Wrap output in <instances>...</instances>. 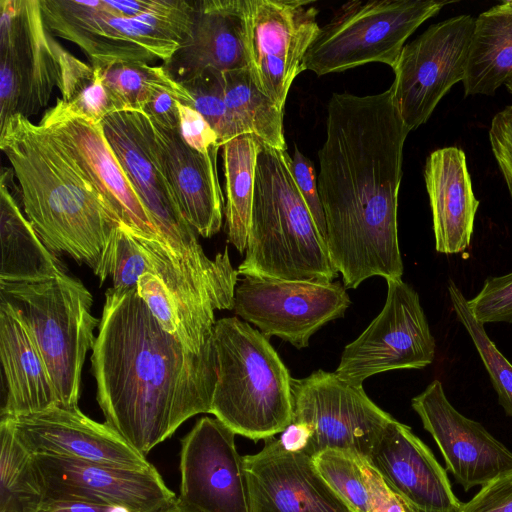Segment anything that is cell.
I'll use <instances>...</instances> for the list:
<instances>
[{"mask_svg": "<svg viewBox=\"0 0 512 512\" xmlns=\"http://www.w3.org/2000/svg\"><path fill=\"white\" fill-rule=\"evenodd\" d=\"M366 461L418 511L459 512L446 469L409 426L391 421Z\"/></svg>", "mask_w": 512, "mask_h": 512, "instance_id": "7402d4cb", "label": "cell"}, {"mask_svg": "<svg viewBox=\"0 0 512 512\" xmlns=\"http://www.w3.org/2000/svg\"><path fill=\"white\" fill-rule=\"evenodd\" d=\"M246 10V0L194 1L190 40L163 67L180 84L208 68L221 72L249 68Z\"/></svg>", "mask_w": 512, "mask_h": 512, "instance_id": "603a6c76", "label": "cell"}, {"mask_svg": "<svg viewBox=\"0 0 512 512\" xmlns=\"http://www.w3.org/2000/svg\"><path fill=\"white\" fill-rule=\"evenodd\" d=\"M166 512H198V511L188 508L178 502L175 507H173L172 509H170Z\"/></svg>", "mask_w": 512, "mask_h": 512, "instance_id": "bcb514c9", "label": "cell"}, {"mask_svg": "<svg viewBox=\"0 0 512 512\" xmlns=\"http://www.w3.org/2000/svg\"><path fill=\"white\" fill-rule=\"evenodd\" d=\"M0 148L18 180L26 218L52 253L90 266L102 283L119 218L55 138L14 115L0 124Z\"/></svg>", "mask_w": 512, "mask_h": 512, "instance_id": "3957f363", "label": "cell"}, {"mask_svg": "<svg viewBox=\"0 0 512 512\" xmlns=\"http://www.w3.org/2000/svg\"><path fill=\"white\" fill-rule=\"evenodd\" d=\"M91 364L106 423L145 456L189 418L210 413L212 339L201 352L188 349L160 326L137 287L106 291Z\"/></svg>", "mask_w": 512, "mask_h": 512, "instance_id": "7a4b0ae2", "label": "cell"}, {"mask_svg": "<svg viewBox=\"0 0 512 512\" xmlns=\"http://www.w3.org/2000/svg\"><path fill=\"white\" fill-rule=\"evenodd\" d=\"M0 357L6 385L1 417L61 406L46 364L31 334L0 300Z\"/></svg>", "mask_w": 512, "mask_h": 512, "instance_id": "484cf974", "label": "cell"}, {"mask_svg": "<svg viewBox=\"0 0 512 512\" xmlns=\"http://www.w3.org/2000/svg\"><path fill=\"white\" fill-rule=\"evenodd\" d=\"M313 1L246 0V47L254 83L284 110L320 26Z\"/></svg>", "mask_w": 512, "mask_h": 512, "instance_id": "5bb4252c", "label": "cell"}, {"mask_svg": "<svg viewBox=\"0 0 512 512\" xmlns=\"http://www.w3.org/2000/svg\"><path fill=\"white\" fill-rule=\"evenodd\" d=\"M11 172V169L3 170L1 175L0 281L33 283L56 278L64 271L10 193Z\"/></svg>", "mask_w": 512, "mask_h": 512, "instance_id": "4316f807", "label": "cell"}, {"mask_svg": "<svg viewBox=\"0 0 512 512\" xmlns=\"http://www.w3.org/2000/svg\"><path fill=\"white\" fill-rule=\"evenodd\" d=\"M475 17L454 16L429 26L404 45L393 68V104L410 131L426 123L435 107L465 78Z\"/></svg>", "mask_w": 512, "mask_h": 512, "instance_id": "7c38bea8", "label": "cell"}, {"mask_svg": "<svg viewBox=\"0 0 512 512\" xmlns=\"http://www.w3.org/2000/svg\"><path fill=\"white\" fill-rule=\"evenodd\" d=\"M291 172L295 183L309 208L311 215L326 241V223L324 210L319 194L315 168L310 159L305 157L295 145L291 157Z\"/></svg>", "mask_w": 512, "mask_h": 512, "instance_id": "ab89813d", "label": "cell"}, {"mask_svg": "<svg viewBox=\"0 0 512 512\" xmlns=\"http://www.w3.org/2000/svg\"><path fill=\"white\" fill-rule=\"evenodd\" d=\"M39 125L73 159L123 226L136 236L164 244L113 153L101 122L70 111L57 99L44 112Z\"/></svg>", "mask_w": 512, "mask_h": 512, "instance_id": "e0dca14e", "label": "cell"}, {"mask_svg": "<svg viewBox=\"0 0 512 512\" xmlns=\"http://www.w3.org/2000/svg\"><path fill=\"white\" fill-rule=\"evenodd\" d=\"M150 269V257L141 238L121 224L112 237L106 264V276L111 277L112 288H135L139 278L150 273Z\"/></svg>", "mask_w": 512, "mask_h": 512, "instance_id": "8d00e7d4", "label": "cell"}, {"mask_svg": "<svg viewBox=\"0 0 512 512\" xmlns=\"http://www.w3.org/2000/svg\"><path fill=\"white\" fill-rule=\"evenodd\" d=\"M260 143L253 135L243 134L222 146L227 236L240 253L247 247Z\"/></svg>", "mask_w": 512, "mask_h": 512, "instance_id": "f1b7e54d", "label": "cell"}, {"mask_svg": "<svg viewBox=\"0 0 512 512\" xmlns=\"http://www.w3.org/2000/svg\"><path fill=\"white\" fill-rule=\"evenodd\" d=\"M33 454L64 457L114 467L149 470L154 466L115 429L85 415L78 406L1 417Z\"/></svg>", "mask_w": 512, "mask_h": 512, "instance_id": "d6986e66", "label": "cell"}, {"mask_svg": "<svg viewBox=\"0 0 512 512\" xmlns=\"http://www.w3.org/2000/svg\"><path fill=\"white\" fill-rule=\"evenodd\" d=\"M253 512H356L317 471L313 459L268 438L243 457Z\"/></svg>", "mask_w": 512, "mask_h": 512, "instance_id": "44dd1931", "label": "cell"}, {"mask_svg": "<svg viewBox=\"0 0 512 512\" xmlns=\"http://www.w3.org/2000/svg\"><path fill=\"white\" fill-rule=\"evenodd\" d=\"M459 512H512V470L482 486Z\"/></svg>", "mask_w": 512, "mask_h": 512, "instance_id": "b9f144b4", "label": "cell"}, {"mask_svg": "<svg viewBox=\"0 0 512 512\" xmlns=\"http://www.w3.org/2000/svg\"><path fill=\"white\" fill-rule=\"evenodd\" d=\"M99 67L103 83L117 111L139 110L161 91L176 95L183 105L192 106V99L184 86L176 82L161 66L145 62H116Z\"/></svg>", "mask_w": 512, "mask_h": 512, "instance_id": "1f68e13d", "label": "cell"}, {"mask_svg": "<svg viewBox=\"0 0 512 512\" xmlns=\"http://www.w3.org/2000/svg\"><path fill=\"white\" fill-rule=\"evenodd\" d=\"M152 125L161 164L183 216L202 237H212L220 231L223 220L217 172L220 147L203 153L185 142L180 128Z\"/></svg>", "mask_w": 512, "mask_h": 512, "instance_id": "cb8c5ba5", "label": "cell"}, {"mask_svg": "<svg viewBox=\"0 0 512 512\" xmlns=\"http://www.w3.org/2000/svg\"><path fill=\"white\" fill-rule=\"evenodd\" d=\"M409 132L391 88L329 100L317 184L328 254L345 288L373 276L402 279L397 210Z\"/></svg>", "mask_w": 512, "mask_h": 512, "instance_id": "6da1fadb", "label": "cell"}, {"mask_svg": "<svg viewBox=\"0 0 512 512\" xmlns=\"http://www.w3.org/2000/svg\"><path fill=\"white\" fill-rule=\"evenodd\" d=\"M182 85L191 96V107L216 132L221 147L231 139L246 134L225 103L223 72L208 68Z\"/></svg>", "mask_w": 512, "mask_h": 512, "instance_id": "d590c367", "label": "cell"}, {"mask_svg": "<svg viewBox=\"0 0 512 512\" xmlns=\"http://www.w3.org/2000/svg\"><path fill=\"white\" fill-rule=\"evenodd\" d=\"M448 294L456 317L469 334L489 374L499 404L512 417V364L489 338L484 324L473 316L467 299L452 280L448 284Z\"/></svg>", "mask_w": 512, "mask_h": 512, "instance_id": "836d02e7", "label": "cell"}, {"mask_svg": "<svg viewBox=\"0 0 512 512\" xmlns=\"http://www.w3.org/2000/svg\"><path fill=\"white\" fill-rule=\"evenodd\" d=\"M235 433L202 417L181 440L178 502L198 512H253Z\"/></svg>", "mask_w": 512, "mask_h": 512, "instance_id": "2e32d148", "label": "cell"}, {"mask_svg": "<svg viewBox=\"0 0 512 512\" xmlns=\"http://www.w3.org/2000/svg\"><path fill=\"white\" fill-rule=\"evenodd\" d=\"M40 0H0V124L36 115L60 79V52Z\"/></svg>", "mask_w": 512, "mask_h": 512, "instance_id": "8fae6325", "label": "cell"}, {"mask_svg": "<svg viewBox=\"0 0 512 512\" xmlns=\"http://www.w3.org/2000/svg\"><path fill=\"white\" fill-rule=\"evenodd\" d=\"M287 151L260 143L245 257L238 274L332 282L338 275L291 172Z\"/></svg>", "mask_w": 512, "mask_h": 512, "instance_id": "277c9868", "label": "cell"}, {"mask_svg": "<svg viewBox=\"0 0 512 512\" xmlns=\"http://www.w3.org/2000/svg\"><path fill=\"white\" fill-rule=\"evenodd\" d=\"M217 380L210 414L252 440L283 432L293 418L292 377L259 330L221 318L212 333Z\"/></svg>", "mask_w": 512, "mask_h": 512, "instance_id": "5b68a950", "label": "cell"}, {"mask_svg": "<svg viewBox=\"0 0 512 512\" xmlns=\"http://www.w3.org/2000/svg\"><path fill=\"white\" fill-rule=\"evenodd\" d=\"M137 291L160 326L192 351L174 302L163 281L151 273H145L139 278Z\"/></svg>", "mask_w": 512, "mask_h": 512, "instance_id": "f35d334b", "label": "cell"}, {"mask_svg": "<svg viewBox=\"0 0 512 512\" xmlns=\"http://www.w3.org/2000/svg\"><path fill=\"white\" fill-rule=\"evenodd\" d=\"M46 28L77 45L93 66L167 62L192 34L194 1L165 0L151 12L125 17L102 0H40Z\"/></svg>", "mask_w": 512, "mask_h": 512, "instance_id": "8992f818", "label": "cell"}, {"mask_svg": "<svg viewBox=\"0 0 512 512\" xmlns=\"http://www.w3.org/2000/svg\"><path fill=\"white\" fill-rule=\"evenodd\" d=\"M350 303L339 283L245 276L236 286L233 309L268 339L276 336L302 349L321 327L343 317Z\"/></svg>", "mask_w": 512, "mask_h": 512, "instance_id": "9a60e30c", "label": "cell"}, {"mask_svg": "<svg viewBox=\"0 0 512 512\" xmlns=\"http://www.w3.org/2000/svg\"><path fill=\"white\" fill-rule=\"evenodd\" d=\"M424 179L436 251H465L471 243L479 200L473 192L464 151L455 146L433 151L426 159Z\"/></svg>", "mask_w": 512, "mask_h": 512, "instance_id": "d4e9b609", "label": "cell"}, {"mask_svg": "<svg viewBox=\"0 0 512 512\" xmlns=\"http://www.w3.org/2000/svg\"><path fill=\"white\" fill-rule=\"evenodd\" d=\"M489 140L512 200V105L505 107L492 118Z\"/></svg>", "mask_w": 512, "mask_h": 512, "instance_id": "60d3db41", "label": "cell"}, {"mask_svg": "<svg viewBox=\"0 0 512 512\" xmlns=\"http://www.w3.org/2000/svg\"><path fill=\"white\" fill-rule=\"evenodd\" d=\"M178 108L180 132L190 147L203 153L214 147H221L216 132L197 110L180 102Z\"/></svg>", "mask_w": 512, "mask_h": 512, "instance_id": "7bdbcfd3", "label": "cell"}, {"mask_svg": "<svg viewBox=\"0 0 512 512\" xmlns=\"http://www.w3.org/2000/svg\"><path fill=\"white\" fill-rule=\"evenodd\" d=\"M473 316L481 323H512V272L484 281L479 293L467 300Z\"/></svg>", "mask_w": 512, "mask_h": 512, "instance_id": "74e56055", "label": "cell"}, {"mask_svg": "<svg viewBox=\"0 0 512 512\" xmlns=\"http://www.w3.org/2000/svg\"><path fill=\"white\" fill-rule=\"evenodd\" d=\"M0 300L11 307L31 334L60 405L78 406L83 364L99 325L91 314V293L63 273L42 282L0 281Z\"/></svg>", "mask_w": 512, "mask_h": 512, "instance_id": "ba28073f", "label": "cell"}, {"mask_svg": "<svg viewBox=\"0 0 512 512\" xmlns=\"http://www.w3.org/2000/svg\"><path fill=\"white\" fill-rule=\"evenodd\" d=\"M512 78V0L475 18L465 78V95L492 96Z\"/></svg>", "mask_w": 512, "mask_h": 512, "instance_id": "83f0119b", "label": "cell"}, {"mask_svg": "<svg viewBox=\"0 0 512 512\" xmlns=\"http://www.w3.org/2000/svg\"><path fill=\"white\" fill-rule=\"evenodd\" d=\"M292 422L305 424L311 436L302 453L313 458L334 449L367 460L394 418L378 407L362 385L335 372L317 370L292 379Z\"/></svg>", "mask_w": 512, "mask_h": 512, "instance_id": "30bf717a", "label": "cell"}, {"mask_svg": "<svg viewBox=\"0 0 512 512\" xmlns=\"http://www.w3.org/2000/svg\"><path fill=\"white\" fill-rule=\"evenodd\" d=\"M179 99L168 91H161L143 108L150 120L167 129L180 128Z\"/></svg>", "mask_w": 512, "mask_h": 512, "instance_id": "ee69618b", "label": "cell"}, {"mask_svg": "<svg viewBox=\"0 0 512 512\" xmlns=\"http://www.w3.org/2000/svg\"><path fill=\"white\" fill-rule=\"evenodd\" d=\"M411 406L437 444L446 470L466 491L512 470V452L480 423L456 410L440 380L415 396Z\"/></svg>", "mask_w": 512, "mask_h": 512, "instance_id": "ffe728a7", "label": "cell"}, {"mask_svg": "<svg viewBox=\"0 0 512 512\" xmlns=\"http://www.w3.org/2000/svg\"><path fill=\"white\" fill-rule=\"evenodd\" d=\"M506 88L512 94V78L506 83Z\"/></svg>", "mask_w": 512, "mask_h": 512, "instance_id": "7dc6e473", "label": "cell"}, {"mask_svg": "<svg viewBox=\"0 0 512 512\" xmlns=\"http://www.w3.org/2000/svg\"><path fill=\"white\" fill-rule=\"evenodd\" d=\"M105 137L160 238L182 272L202 288L226 276L229 258L206 256L196 231L183 216L160 161L150 118L139 110L111 113L101 121Z\"/></svg>", "mask_w": 512, "mask_h": 512, "instance_id": "52a82bcc", "label": "cell"}, {"mask_svg": "<svg viewBox=\"0 0 512 512\" xmlns=\"http://www.w3.org/2000/svg\"><path fill=\"white\" fill-rule=\"evenodd\" d=\"M0 512H37L45 500L34 455L0 421Z\"/></svg>", "mask_w": 512, "mask_h": 512, "instance_id": "4dcf8cb0", "label": "cell"}, {"mask_svg": "<svg viewBox=\"0 0 512 512\" xmlns=\"http://www.w3.org/2000/svg\"><path fill=\"white\" fill-rule=\"evenodd\" d=\"M449 1H350L340 7L308 49L304 70L317 75L371 62L395 67L405 41Z\"/></svg>", "mask_w": 512, "mask_h": 512, "instance_id": "9c48e42d", "label": "cell"}, {"mask_svg": "<svg viewBox=\"0 0 512 512\" xmlns=\"http://www.w3.org/2000/svg\"><path fill=\"white\" fill-rule=\"evenodd\" d=\"M312 459L322 478L356 512H371L366 460L334 449L324 450Z\"/></svg>", "mask_w": 512, "mask_h": 512, "instance_id": "e575fe53", "label": "cell"}, {"mask_svg": "<svg viewBox=\"0 0 512 512\" xmlns=\"http://www.w3.org/2000/svg\"><path fill=\"white\" fill-rule=\"evenodd\" d=\"M61 102L72 112L95 122L117 112L99 67L88 65L63 47L60 52Z\"/></svg>", "mask_w": 512, "mask_h": 512, "instance_id": "d6a6232c", "label": "cell"}, {"mask_svg": "<svg viewBox=\"0 0 512 512\" xmlns=\"http://www.w3.org/2000/svg\"><path fill=\"white\" fill-rule=\"evenodd\" d=\"M225 103L246 134L274 149L287 151L284 110L253 81L249 68L223 72Z\"/></svg>", "mask_w": 512, "mask_h": 512, "instance_id": "f546056e", "label": "cell"}, {"mask_svg": "<svg viewBox=\"0 0 512 512\" xmlns=\"http://www.w3.org/2000/svg\"><path fill=\"white\" fill-rule=\"evenodd\" d=\"M381 312L345 346L335 373L357 385L379 373L421 369L435 357V340L418 293L402 279L386 280Z\"/></svg>", "mask_w": 512, "mask_h": 512, "instance_id": "4fadbf2b", "label": "cell"}, {"mask_svg": "<svg viewBox=\"0 0 512 512\" xmlns=\"http://www.w3.org/2000/svg\"><path fill=\"white\" fill-rule=\"evenodd\" d=\"M37 512H131L126 508L81 500H44Z\"/></svg>", "mask_w": 512, "mask_h": 512, "instance_id": "f6af8a7d", "label": "cell"}, {"mask_svg": "<svg viewBox=\"0 0 512 512\" xmlns=\"http://www.w3.org/2000/svg\"><path fill=\"white\" fill-rule=\"evenodd\" d=\"M34 461L45 500H81L131 512H166L178 503L155 467L133 470L42 455Z\"/></svg>", "mask_w": 512, "mask_h": 512, "instance_id": "ac0fdd59", "label": "cell"}]
</instances>
